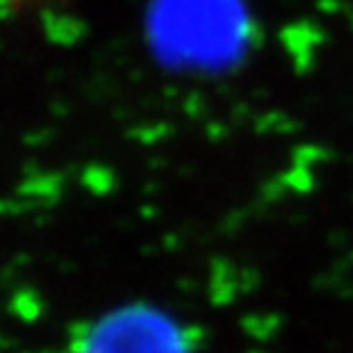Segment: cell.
Masks as SVG:
<instances>
[{"label":"cell","mask_w":353,"mask_h":353,"mask_svg":"<svg viewBox=\"0 0 353 353\" xmlns=\"http://www.w3.org/2000/svg\"><path fill=\"white\" fill-rule=\"evenodd\" d=\"M79 353H188V349L170 316L147 305H131L97 321Z\"/></svg>","instance_id":"cell-1"},{"label":"cell","mask_w":353,"mask_h":353,"mask_svg":"<svg viewBox=\"0 0 353 353\" xmlns=\"http://www.w3.org/2000/svg\"><path fill=\"white\" fill-rule=\"evenodd\" d=\"M0 3H32V0H0Z\"/></svg>","instance_id":"cell-2"}]
</instances>
